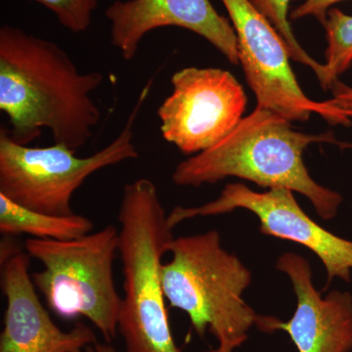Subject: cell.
I'll return each instance as SVG.
<instances>
[{
	"label": "cell",
	"mask_w": 352,
	"mask_h": 352,
	"mask_svg": "<svg viewBox=\"0 0 352 352\" xmlns=\"http://www.w3.org/2000/svg\"><path fill=\"white\" fill-rule=\"evenodd\" d=\"M103 80L99 72L80 73L53 41L14 25L0 28V111L15 142L29 145L46 129L54 143L78 151L100 122L90 95Z\"/></svg>",
	"instance_id": "obj_1"
},
{
	"label": "cell",
	"mask_w": 352,
	"mask_h": 352,
	"mask_svg": "<svg viewBox=\"0 0 352 352\" xmlns=\"http://www.w3.org/2000/svg\"><path fill=\"white\" fill-rule=\"evenodd\" d=\"M291 122L256 106L217 144L178 164L173 183L200 187L237 177L263 188H287L307 197L322 219H333L344 199L315 182L305 166L303 153L314 143H340L331 132L305 133L294 129Z\"/></svg>",
	"instance_id": "obj_2"
},
{
	"label": "cell",
	"mask_w": 352,
	"mask_h": 352,
	"mask_svg": "<svg viewBox=\"0 0 352 352\" xmlns=\"http://www.w3.org/2000/svg\"><path fill=\"white\" fill-rule=\"evenodd\" d=\"M118 219L124 273L118 330L126 351L180 352L162 284V261L173 229L152 180L139 178L124 185Z\"/></svg>",
	"instance_id": "obj_3"
},
{
	"label": "cell",
	"mask_w": 352,
	"mask_h": 352,
	"mask_svg": "<svg viewBox=\"0 0 352 352\" xmlns=\"http://www.w3.org/2000/svg\"><path fill=\"white\" fill-rule=\"evenodd\" d=\"M168 252L173 256L162 265L166 302L188 315L199 337L210 332L219 346H242L261 316L243 298L249 268L221 247L217 230L173 238Z\"/></svg>",
	"instance_id": "obj_4"
},
{
	"label": "cell",
	"mask_w": 352,
	"mask_h": 352,
	"mask_svg": "<svg viewBox=\"0 0 352 352\" xmlns=\"http://www.w3.org/2000/svg\"><path fill=\"white\" fill-rule=\"evenodd\" d=\"M25 249L43 264L32 278L51 310L67 320L85 317L112 342L119 333L122 305L113 272L119 230L108 226L67 241L29 238Z\"/></svg>",
	"instance_id": "obj_5"
},
{
	"label": "cell",
	"mask_w": 352,
	"mask_h": 352,
	"mask_svg": "<svg viewBox=\"0 0 352 352\" xmlns=\"http://www.w3.org/2000/svg\"><path fill=\"white\" fill-rule=\"evenodd\" d=\"M154 80L141 90L126 124L110 144L88 157L76 156L63 144L29 147L15 142L8 129H0V194L23 207L53 215L75 214L71 201L95 173L139 157L134 124L149 97Z\"/></svg>",
	"instance_id": "obj_6"
},
{
	"label": "cell",
	"mask_w": 352,
	"mask_h": 352,
	"mask_svg": "<svg viewBox=\"0 0 352 352\" xmlns=\"http://www.w3.org/2000/svg\"><path fill=\"white\" fill-rule=\"evenodd\" d=\"M237 36L239 63L259 107L291 122H305L312 113L333 124L349 126L352 111L338 107L332 99L312 100L300 87L289 64L288 46L270 20L250 0H221Z\"/></svg>",
	"instance_id": "obj_7"
},
{
	"label": "cell",
	"mask_w": 352,
	"mask_h": 352,
	"mask_svg": "<svg viewBox=\"0 0 352 352\" xmlns=\"http://www.w3.org/2000/svg\"><path fill=\"white\" fill-rule=\"evenodd\" d=\"M171 85L157 117L164 140L183 154L210 149L243 119L247 95L226 69L188 67L173 74Z\"/></svg>",
	"instance_id": "obj_8"
},
{
	"label": "cell",
	"mask_w": 352,
	"mask_h": 352,
	"mask_svg": "<svg viewBox=\"0 0 352 352\" xmlns=\"http://www.w3.org/2000/svg\"><path fill=\"white\" fill-rule=\"evenodd\" d=\"M294 193L287 188L256 192L242 183H229L217 200L201 207H175L168 215V223L173 229L185 220L228 214L243 208L258 217L259 230L263 235L291 241L314 252L327 272V286L336 278L351 281L352 241L329 232L310 219Z\"/></svg>",
	"instance_id": "obj_9"
},
{
	"label": "cell",
	"mask_w": 352,
	"mask_h": 352,
	"mask_svg": "<svg viewBox=\"0 0 352 352\" xmlns=\"http://www.w3.org/2000/svg\"><path fill=\"white\" fill-rule=\"evenodd\" d=\"M111 43L131 61L146 34L160 28L178 27L195 32L233 65L239 64L237 36L230 21L210 0H116L106 9Z\"/></svg>",
	"instance_id": "obj_10"
},
{
	"label": "cell",
	"mask_w": 352,
	"mask_h": 352,
	"mask_svg": "<svg viewBox=\"0 0 352 352\" xmlns=\"http://www.w3.org/2000/svg\"><path fill=\"white\" fill-rule=\"evenodd\" d=\"M276 267L291 280L298 300L296 311L286 322L261 316L256 327L288 333L298 352H351V294L332 291L323 298L315 289L311 266L294 252L282 254Z\"/></svg>",
	"instance_id": "obj_11"
},
{
	"label": "cell",
	"mask_w": 352,
	"mask_h": 352,
	"mask_svg": "<svg viewBox=\"0 0 352 352\" xmlns=\"http://www.w3.org/2000/svg\"><path fill=\"white\" fill-rule=\"evenodd\" d=\"M24 252L1 263V287L6 298L0 352H83L96 344V333L78 322L62 330L51 319L36 293Z\"/></svg>",
	"instance_id": "obj_12"
},
{
	"label": "cell",
	"mask_w": 352,
	"mask_h": 352,
	"mask_svg": "<svg viewBox=\"0 0 352 352\" xmlns=\"http://www.w3.org/2000/svg\"><path fill=\"white\" fill-rule=\"evenodd\" d=\"M94 222L80 214L53 215L32 210L0 194V232L34 239L67 241L91 233Z\"/></svg>",
	"instance_id": "obj_13"
},
{
	"label": "cell",
	"mask_w": 352,
	"mask_h": 352,
	"mask_svg": "<svg viewBox=\"0 0 352 352\" xmlns=\"http://www.w3.org/2000/svg\"><path fill=\"white\" fill-rule=\"evenodd\" d=\"M327 38L320 82L323 89L332 87L338 78L352 65V16L338 8H331L323 24Z\"/></svg>",
	"instance_id": "obj_14"
},
{
	"label": "cell",
	"mask_w": 352,
	"mask_h": 352,
	"mask_svg": "<svg viewBox=\"0 0 352 352\" xmlns=\"http://www.w3.org/2000/svg\"><path fill=\"white\" fill-rule=\"evenodd\" d=\"M250 1L259 12L270 20L271 24L274 25L275 29L281 34L288 46L289 56L292 59L311 68L318 80H320L323 76V64L318 63L308 54L307 51L303 50L289 25L288 15L292 0H250Z\"/></svg>",
	"instance_id": "obj_15"
},
{
	"label": "cell",
	"mask_w": 352,
	"mask_h": 352,
	"mask_svg": "<svg viewBox=\"0 0 352 352\" xmlns=\"http://www.w3.org/2000/svg\"><path fill=\"white\" fill-rule=\"evenodd\" d=\"M54 14L65 29L75 34L87 31L99 0H32Z\"/></svg>",
	"instance_id": "obj_16"
},
{
	"label": "cell",
	"mask_w": 352,
	"mask_h": 352,
	"mask_svg": "<svg viewBox=\"0 0 352 352\" xmlns=\"http://www.w3.org/2000/svg\"><path fill=\"white\" fill-rule=\"evenodd\" d=\"M340 1L344 0H305L292 12L291 19L298 20L312 16L323 25L327 18L328 11L333 8V4Z\"/></svg>",
	"instance_id": "obj_17"
},
{
	"label": "cell",
	"mask_w": 352,
	"mask_h": 352,
	"mask_svg": "<svg viewBox=\"0 0 352 352\" xmlns=\"http://www.w3.org/2000/svg\"><path fill=\"white\" fill-rule=\"evenodd\" d=\"M331 88L333 92V103L344 110L352 111V87H347L338 80Z\"/></svg>",
	"instance_id": "obj_18"
},
{
	"label": "cell",
	"mask_w": 352,
	"mask_h": 352,
	"mask_svg": "<svg viewBox=\"0 0 352 352\" xmlns=\"http://www.w3.org/2000/svg\"><path fill=\"white\" fill-rule=\"evenodd\" d=\"M21 252L18 245L12 240H4L1 242V252H0V261L4 263L7 259L10 258L14 254Z\"/></svg>",
	"instance_id": "obj_19"
},
{
	"label": "cell",
	"mask_w": 352,
	"mask_h": 352,
	"mask_svg": "<svg viewBox=\"0 0 352 352\" xmlns=\"http://www.w3.org/2000/svg\"><path fill=\"white\" fill-rule=\"evenodd\" d=\"M83 352H120L115 349V347L111 346L110 342H98L96 344H91L85 349Z\"/></svg>",
	"instance_id": "obj_20"
},
{
	"label": "cell",
	"mask_w": 352,
	"mask_h": 352,
	"mask_svg": "<svg viewBox=\"0 0 352 352\" xmlns=\"http://www.w3.org/2000/svg\"><path fill=\"white\" fill-rule=\"evenodd\" d=\"M235 349H231V347L219 346L217 349H208V351H201V352H234Z\"/></svg>",
	"instance_id": "obj_21"
},
{
	"label": "cell",
	"mask_w": 352,
	"mask_h": 352,
	"mask_svg": "<svg viewBox=\"0 0 352 352\" xmlns=\"http://www.w3.org/2000/svg\"><path fill=\"white\" fill-rule=\"evenodd\" d=\"M352 352V351H351Z\"/></svg>",
	"instance_id": "obj_22"
}]
</instances>
